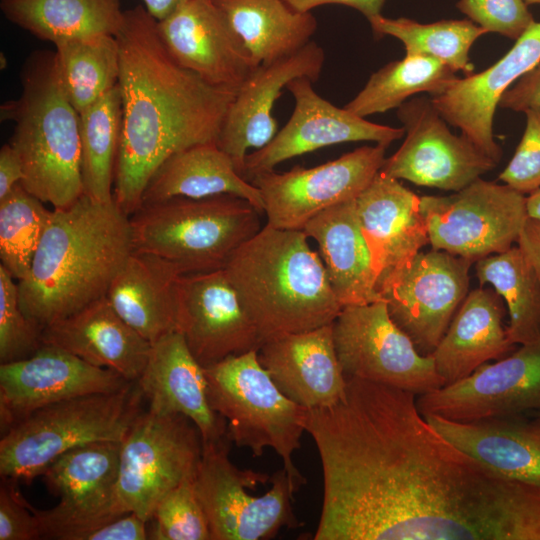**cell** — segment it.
I'll return each instance as SVG.
<instances>
[{
    "mask_svg": "<svg viewBox=\"0 0 540 540\" xmlns=\"http://www.w3.org/2000/svg\"><path fill=\"white\" fill-rule=\"evenodd\" d=\"M5 18L34 37L52 42L116 35L123 21L120 0H0Z\"/></svg>",
    "mask_w": 540,
    "mask_h": 540,
    "instance_id": "836d02e7",
    "label": "cell"
},
{
    "mask_svg": "<svg viewBox=\"0 0 540 540\" xmlns=\"http://www.w3.org/2000/svg\"><path fill=\"white\" fill-rule=\"evenodd\" d=\"M312 83L306 77L288 83L286 88L295 100L294 110L266 146L247 154L244 167L247 180L274 170L283 161L327 146L371 141L388 147L404 136L403 127L373 123L345 107L335 106L321 97Z\"/></svg>",
    "mask_w": 540,
    "mask_h": 540,
    "instance_id": "d6986e66",
    "label": "cell"
},
{
    "mask_svg": "<svg viewBox=\"0 0 540 540\" xmlns=\"http://www.w3.org/2000/svg\"><path fill=\"white\" fill-rule=\"evenodd\" d=\"M0 540H37L40 538L33 507L18 489L15 479L1 477Z\"/></svg>",
    "mask_w": 540,
    "mask_h": 540,
    "instance_id": "f6af8a7d",
    "label": "cell"
},
{
    "mask_svg": "<svg viewBox=\"0 0 540 540\" xmlns=\"http://www.w3.org/2000/svg\"><path fill=\"white\" fill-rule=\"evenodd\" d=\"M42 341L128 381L141 376L152 345L119 316L106 296L46 326Z\"/></svg>",
    "mask_w": 540,
    "mask_h": 540,
    "instance_id": "4316f807",
    "label": "cell"
},
{
    "mask_svg": "<svg viewBox=\"0 0 540 540\" xmlns=\"http://www.w3.org/2000/svg\"><path fill=\"white\" fill-rule=\"evenodd\" d=\"M456 73L435 58L406 54L374 72L364 88L344 107L364 118L383 113L398 108L417 93L442 94L459 78Z\"/></svg>",
    "mask_w": 540,
    "mask_h": 540,
    "instance_id": "d590c367",
    "label": "cell"
},
{
    "mask_svg": "<svg viewBox=\"0 0 540 540\" xmlns=\"http://www.w3.org/2000/svg\"><path fill=\"white\" fill-rule=\"evenodd\" d=\"M524 113V133L499 179L516 191L529 195L540 188V107L527 109Z\"/></svg>",
    "mask_w": 540,
    "mask_h": 540,
    "instance_id": "ee69618b",
    "label": "cell"
},
{
    "mask_svg": "<svg viewBox=\"0 0 540 540\" xmlns=\"http://www.w3.org/2000/svg\"><path fill=\"white\" fill-rule=\"evenodd\" d=\"M136 383L148 402V410L186 416L199 430L203 443L227 435L226 420L211 407L204 367L179 331L152 343L147 364Z\"/></svg>",
    "mask_w": 540,
    "mask_h": 540,
    "instance_id": "d4e9b609",
    "label": "cell"
},
{
    "mask_svg": "<svg viewBox=\"0 0 540 540\" xmlns=\"http://www.w3.org/2000/svg\"><path fill=\"white\" fill-rule=\"evenodd\" d=\"M148 524L149 539L212 540L194 479L184 481L168 492L157 504Z\"/></svg>",
    "mask_w": 540,
    "mask_h": 540,
    "instance_id": "60d3db41",
    "label": "cell"
},
{
    "mask_svg": "<svg viewBox=\"0 0 540 540\" xmlns=\"http://www.w3.org/2000/svg\"><path fill=\"white\" fill-rule=\"evenodd\" d=\"M211 407L226 420L227 436L253 457L272 448L282 459L292 485L306 478L293 462L305 431L306 409L287 398L258 359V350L231 355L204 367Z\"/></svg>",
    "mask_w": 540,
    "mask_h": 540,
    "instance_id": "ba28073f",
    "label": "cell"
},
{
    "mask_svg": "<svg viewBox=\"0 0 540 540\" xmlns=\"http://www.w3.org/2000/svg\"><path fill=\"white\" fill-rule=\"evenodd\" d=\"M308 239L303 230L266 224L224 267L261 345L279 335L330 325L343 308Z\"/></svg>",
    "mask_w": 540,
    "mask_h": 540,
    "instance_id": "277c9868",
    "label": "cell"
},
{
    "mask_svg": "<svg viewBox=\"0 0 540 540\" xmlns=\"http://www.w3.org/2000/svg\"><path fill=\"white\" fill-rule=\"evenodd\" d=\"M423 416L471 422L540 414V342L485 363L469 376L421 394Z\"/></svg>",
    "mask_w": 540,
    "mask_h": 540,
    "instance_id": "e0dca14e",
    "label": "cell"
},
{
    "mask_svg": "<svg viewBox=\"0 0 540 540\" xmlns=\"http://www.w3.org/2000/svg\"><path fill=\"white\" fill-rule=\"evenodd\" d=\"M432 249L472 262L517 243L527 216L526 196L481 177L447 196L420 197Z\"/></svg>",
    "mask_w": 540,
    "mask_h": 540,
    "instance_id": "7c38bea8",
    "label": "cell"
},
{
    "mask_svg": "<svg viewBox=\"0 0 540 540\" xmlns=\"http://www.w3.org/2000/svg\"><path fill=\"white\" fill-rule=\"evenodd\" d=\"M456 7L488 33L515 41L535 22L524 0H459Z\"/></svg>",
    "mask_w": 540,
    "mask_h": 540,
    "instance_id": "7bdbcfd3",
    "label": "cell"
},
{
    "mask_svg": "<svg viewBox=\"0 0 540 540\" xmlns=\"http://www.w3.org/2000/svg\"><path fill=\"white\" fill-rule=\"evenodd\" d=\"M258 359L277 388L306 410L330 407L347 387L336 354L332 324L266 340Z\"/></svg>",
    "mask_w": 540,
    "mask_h": 540,
    "instance_id": "cb8c5ba5",
    "label": "cell"
},
{
    "mask_svg": "<svg viewBox=\"0 0 540 540\" xmlns=\"http://www.w3.org/2000/svg\"><path fill=\"white\" fill-rule=\"evenodd\" d=\"M473 263L443 250L420 251L377 281L391 319L422 355L433 352L468 294Z\"/></svg>",
    "mask_w": 540,
    "mask_h": 540,
    "instance_id": "5bb4252c",
    "label": "cell"
},
{
    "mask_svg": "<svg viewBox=\"0 0 540 540\" xmlns=\"http://www.w3.org/2000/svg\"><path fill=\"white\" fill-rule=\"evenodd\" d=\"M202 447L199 430L186 416L142 411L121 442L118 510L149 522L168 492L195 478Z\"/></svg>",
    "mask_w": 540,
    "mask_h": 540,
    "instance_id": "30bf717a",
    "label": "cell"
},
{
    "mask_svg": "<svg viewBox=\"0 0 540 540\" xmlns=\"http://www.w3.org/2000/svg\"><path fill=\"white\" fill-rule=\"evenodd\" d=\"M188 0H142L144 7L157 21H162L173 14Z\"/></svg>",
    "mask_w": 540,
    "mask_h": 540,
    "instance_id": "f907efd6",
    "label": "cell"
},
{
    "mask_svg": "<svg viewBox=\"0 0 540 540\" xmlns=\"http://www.w3.org/2000/svg\"><path fill=\"white\" fill-rule=\"evenodd\" d=\"M120 50L122 127L113 197L131 216L145 188L172 154L216 142L237 91L213 86L180 65L144 5L124 10Z\"/></svg>",
    "mask_w": 540,
    "mask_h": 540,
    "instance_id": "7a4b0ae2",
    "label": "cell"
},
{
    "mask_svg": "<svg viewBox=\"0 0 540 540\" xmlns=\"http://www.w3.org/2000/svg\"><path fill=\"white\" fill-rule=\"evenodd\" d=\"M406 138L385 158L380 173L444 191H459L497 163L464 135L453 134L431 98L407 100L397 108Z\"/></svg>",
    "mask_w": 540,
    "mask_h": 540,
    "instance_id": "2e32d148",
    "label": "cell"
},
{
    "mask_svg": "<svg viewBox=\"0 0 540 540\" xmlns=\"http://www.w3.org/2000/svg\"><path fill=\"white\" fill-rule=\"evenodd\" d=\"M540 62V22H534L513 47L484 71L458 78L431 100L446 122L498 163L502 149L493 121L503 93Z\"/></svg>",
    "mask_w": 540,
    "mask_h": 540,
    "instance_id": "603a6c76",
    "label": "cell"
},
{
    "mask_svg": "<svg viewBox=\"0 0 540 540\" xmlns=\"http://www.w3.org/2000/svg\"><path fill=\"white\" fill-rule=\"evenodd\" d=\"M120 451L118 441L92 442L45 469L43 482L60 501L49 510L33 507L41 539L96 540L105 522L123 515L116 499Z\"/></svg>",
    "mask_w": 540,
    "mask_h": 540,
    "instance_id": "4fadbf2b",
    "label": "cell"
},
{
    "mask_svg": "<svg viewBox=\"0 0 540 540\" xmlns=\"http://www.w3.org/2000/svg\"><path fill=\"white\" fill-rule=\"evenodd\" d=\"M129 382L108 368L43 344L31 356L0 364V424L4 434L46 406L93 394L113 393Z\"/></svg>",
    "mask_w": 540,
    "mask_h": 540,
    "instance_id": "ac0fdd59",
    "label": "cell"
},
{
    "mask_svg": "<svg viewBox=\"0 0 540 540\" xmlns=\"http://www.w3.org/2000/svg\"><path fill=\"white\" fill-rule=\"evenodd\" d=\"M256 66L287 57L311 41L317 19L285 0H213Z\"/></svg>",
    "mask_w": 540,
    "mask_h": 540,
    "instance_id": "d6a6232c",
    "label": "cell"
},
{
    "mask_svg": "<svg viewBox=\"0 0 540 540\" xmlns=\"http://www.w3.org/2000/svg\"><path fill=\"white\" fill-rule=\"evenodd\" d=\"M42 331L20 306L18 281L0 264V362L34 354L43 345Z\"/></svg>",
    "mask_w": 540,
    "mask_h": 540,
    "instance_id": "b9f144b4",
    "label": "cell"
},
{
    "mask_svg": "<svg viewBox=\"0 0 540 540\" xmlns=\"http://www.w3.org/2000/svg\"><path fill=\"white\" fill-rule=\"evenodd\" d=\"M361 232L377 281L429 244L420 197L380 172L355 198Z\"/></svg>",
    "mask_w": 540,
    "mask_h": 540,
    "instance_id": "484cf974",
    "label": "cell"
},
{
    "mask_svg": "<svg viewBox=\"0 0 540 540\" xmlns=\"http://www.w3.org/2000/svg\"><path fill=\"white\" fill-rule=\"evenodd\" d=\"M324 62L323 48L311 40L287 57L257 66L237 90L217 145L230 156L243 177L248 150L263 148L278 132L272 109L282 89L296 78L306 77L315 82Z\"/></svg>",
    "mask_w": 540,
    "mask_h": 540,
    "instance_id": "7402d4cb",
    "label": "cell"
},
{
    "mask_svg": "<svg viewBox=\"0 0 540 540\" xmlns=\"http://www.w3.org/2000/svg\"><path fill=\"white\" fill-rule=\"evenodd\" d=\"M230 439L203 443L194 488L212 540H268L295 529L292 500L298 491L284 468L273 475L240 469L229 457Z\"/></svg>",
    "mask_w": 540,
    "mask_h": 540,
    "instance_id": "9c48e42d",
    "label": "cell"
},
{
    "mask_svg": "<svg viewBox=\"0 0 540 540\" xmlns=\"http://www.w3.org/2000/svg\"><path fill=\"white\" fill-rule=\"evenodd\" d=\"M119 86L79 112L83 194L112 200L116 158L121 137Z\"/></svg>",
    "mask_w": 540,
    "mask_h": 540,
    "instance_id": "74e56055",
    "label": "cell"
},
{
    "mask_svg": "<svg viewBox=\"0 0 540 540\" xmlns=\"http://www.w3.org/2000/svg\"><path fill=\"white\" fill-rule=\"evenodd\" d=\"M386 148L381 144L362 146L315 167L255 174L249 181L262 196L266 224L303 230L320 212L355 199L380 171Z\"/></svg>",
    "mask_w": 540,
    "mask_h": 540,
    "instance_id": "9a60e30c",
    "label": "cell"
},
{
    "mask_svg": "<svg viewBox=\"0 0 540 540\" xmlns=\"http://www.w3.org/2000/svg\"><path fill=\"white\" fill-rule=\"evenodd\" d=\"M501 297L479 286L468 292L445 334L430 354L445 385L463 379L514 349L504 325Z\"/></svg>",
    "mask_w": 540,
    "mask_h": 540,
    "instance_id": "f1b7e54d",
    "label": "cell"
},
{
    "mask_svg": "<svg viewBox=\"0 0 540 540\" xmlns=\"http://www.w3.org/2000/svg\"><path fill=\"white\" fill-rule=\"evenodd\" d=\"M376 37L392 36L400 40L406 54L435 58L465 76L474 73L470 49L488 33L471 20H441L419 23L409 18H388L382 14L368 20Z\"/></svg>",
    "mask_w": 540,
    "mask_h": 540,
    "instance_id": "f35d334b",
    "label": "cell"
},
{
    "mask_svg": "<svg viewBox=\"0 0 540 540\" xmlns=\"http://www.w3.org/2000/svg\"><path fill=\"white\" fill-rule=\"evenodd\" d=\"M461 422L424 416L442 436L495 474L540 484V416Z\"/></svg>",
    "mask_w": 540,
    "mask_h": 540,
    "instance_id": "83f0119b",
    "label": "cell"
},
{
    "mask_svg": "<svg viewBox=\"0 0 540 540\" xmlns=\"http://www.w3.org/2000/svg\"><path fill=\"white\" fill-rule=\"evenodd\" d=\"M528 5H540V0H524Z\"/></svg>",
    "mask_w": 540,
    "mask_h": 540,
    "instance_id": "f5cc1de1",
    "label": "cell"
},
{
    "mask_svg": "<svg viewBox=\"0 0 540 540\" xmlns=\"http://www.w3.org/2000/svg\"><path fill=\"white\" fill-rule=\"evenodd\" d=\"M538 416H540V414H537Z\"/></svg>",
    "mask_w": 540,
    "mask_h": 540,
    "instance_id": "db71d44e",
    "label": "cell"
},
{
    "mask_svg": "<svg viewBox=\"0 0 540 540\" xmlns=\"http://www.w3.org/2000/svg\"><path fill=\"white\" fill-rule=\"evenodd\" d=\"M218 195L243 198L263 213L258 188L237 171L230 156L216 142L200 143L172 154L157 168L145 188L142 205L175 197Z\"/></svg>",
    "mask_w": 540,
    "mask_h": 540,
    "instance_id": "1f68e13d",
    "label": "cell"
},
{
    "mask_svg": "<svg viewBox=\"0 0 540 540\" xmlns=\"http://www.w3.org/2000/svg\"><path fill=\"white\" fill-rule=\"evenodd\" d=\"M303 231L317 243L329 282L342 307L382 300L355 199L320 212L306 223Z\"/></svg>",
    "mask_w": 540,
    "mask_h": 540,
    "instance_id": "f546056e",
    "label": "cell"
},
{
    "mask_svg": "<svg viewBox=\"0 0 540 540\" xmlns=\"http://www.w3.org/2000/svg\"><path fill=\"white\" fill-rule=\"evenodd\" d=\"M323 502L314 540H529L533 483L501 477L442 436L412 392L347 378L307 410Z\"/></svg>",
    "mask_w": 540,
    "mask_h": 540,
    "instance_id": "6da1fadb",
    "label": "cell"
},
{
    "mask_svg": "<svg viewBox=\"0 0 540 540\" xmlns=\"http://www.w3.org/2000/svg\"><path fill=\"white\" fill-rule=\"evenodd\" d=\"M136 381L119 391L64 400L41 408L6 431L0 475L29 484L59 456L98 441L122 442L143 411Z\"/></svg>",
    "mask_w": 540,
    "mask_h": 540,
    "instance_id": "52a82bcc",
    "label": "cell"
},
{
    "mask_svg": "<svg viewBox=\"0 0 540 540\" xmlns=\"http://www.w3.org/2000/svg\"><path fill=\"white\" fill-rule=\"evenodd\" d=\"M498 106L517 112L540 107V62L503 93Z\"/></svg>",
    "mask_w": 540,
    "mask_h": 540,
    "instance_id": "bcb514c9",
    "label": "cell"
},
{
    "mask_svg": "<svg viewBox=\"0 0 540 540\" xmlns=\"http://www.w3.org/2000/svg\"><path fill=\"white\" fill-rule=\"evenodd\" d=\"M21 94L0 106L2 122L14 123L9 144L18 154L32 195L65 208L83 195L79 113L59 76L55 51L31 53L20 71Z\"/></svg>",
    "mask_w": 540,
    "mask_h": 540,
    "instance_id": "5b68a950",
    "label": "cell"
},
{
    "mask_svg": "<svg viewBox=\"0 0 540 540\" xmlns=\"http://www.w3.org/2000/svg\"><path fill=\"white\" fill-rule=\"evenodd\" d=\"M338 361L346 378L412 392L435 390L445 382L431 355H422L391 319L383 300L344 306L332 323Z\"/></svg>",
    "mask_w": 540,
    "mask_h": 540,
    "instance_id": "8fae6325",
    "label": "cell"
},
{
    "mask_svg": "<svg viewBox=\"0 0 540 540\" xmlns=\"http://www.w3.org/2000/svg\"><path fill=\"white\" fill-rule=\"evenodd\" d=\"M181 275L172 263L134 249L106 297L119 316L152 344L177 331V282Z\"/></svg>",
    "mask_w": 540,
    "mask_h": 540,
    "instance_id": "4dcf8cb0",
    "label": "cell"
},
{
    "mask_svg": "<svg viewBox=\"0 0 540 540\" xmlns=\"http://www.w3.org/2000/svg\"><path fill=\"white\" fill-rule=\"evenodd\" d=\"M516 244L533 266L540 282V221L527 218Z\"/></svg>",
    "mask_w": 540,
    "mask_h": 540,
    "instance_id": "681fc988",
    "label": "cell"
},
{
    "mask_svg": "<svg viewBox=\"0 0 540 540\" xmlns=\"http://www.w3.org/2000/svg\"><path fill=\"white\" fill-rule=\"evenodd\" d=\"M134 250L130 216L113 198L85 194L51 210L28 276L18 282L20 306L42 329L106 296Z\"/></svg>",
    "mask_w": 540,
    "mask_h": 540,
    "instance_id": "3957f363",
    "label": "cell"
},
{
    "mask_svg": "<svg viewBox=\"0 0 540 540\" xmlns=\"http://www.w3.org/2000/svg\"><path fill=\"white\" fill-rule=\"evenodd\" d=\"M292 8L310 12L316 7L328 4H338L351 7L359 11L367 20L382 14L386 0H285Z\"/></svg>",
    "mask_w": 540,
    "mask_h": 540,
    "instance_id": "c3c4849f",
    "label": "cell"
},
{
    "mask_svg": "<svg viewBox=\"0 0 540 540\" xmlns=\"http://www.w3.org/2000/svg\"><path fill=\"white\" fill-rule=\"evenodd\" d=\"M23 178L24 170L18 154L9 142L5 143L0 149V200L21 183Z\"/></svg>",
    "mask_w": 540,
    "mask_h": 540,
    "instance_id": "7dc6e473",
    "label": "cell"
},
{
    "mask_svg": "<svg viewBox=\"0 0 540 540\" xmlns=\"http://www.w3.org/2000/svg\"><path fill=\"white\" fill-rule=\"evenodd\" d=\"M261 213L233 195L144 204L130 216L133 246L172 263L181 274L223 269L261 230Z\"/></svg>",
    "mask_w": 540,
    "mask_h": 540,
    "instance_id": "8992f818",
    "label": "cell"
},
{
    "mask_svg": "<svg viewBox=\"0 0 540 540\" xmlns=\"http://www.w3.org/2000/svg\"><path fill=\"white\" fill-rule=\"evenodd\" d=\"M177 331L203 367L261 346L224 268L179 277Z\"/></svg>",
    "mask_w": 540,
    "mask_h": 540,
    "instance_id": "ffe728a7",
    "label": "cell"
},
{
    "mask_svg": "<svg viewBox=\"0 0 540 540\" xmlns=\"http://www.w3.org/2000/svg\"><path fill=\"white\" fill-rule=\"evenodd\" d=\"M21 183L0 200V260L18 282L24 280L45 231L51 210Z\"/></svg>",
    "mask_w": 540,
    "mask_h": 540,
    "instance_id": "ab89813d",
    "label": "cell"
},
{
    "mask_svg": "<svg viewBox=\"0 0 540 540\" xmlns=\"http://www.w3.org/2000/svg\"><path fill=\"white\" fill-rule=\"evenodd\" d=\"M54 46L62 86L78 113L118 85L120 50L115 35L69 39Z\"/></svg>",
    "mask_w": 540,
    "mask_h": 540,
    "instance_id": "8d00e7d4",
    "label": "cell"
},
{
    "mask_svg": "<svg viewBox=\"0 0 540 540\" xmlns=\"http://www.w3.org/2000/svg\"><path fill=\"white\" fill-rule=\"evenodd\" d=\"M526 211L528 218L540 221V188L526 197Z\"/></svg>",
    "mask_w": 540,
    "mask_h": 540,
    "instance_id": "816d5d0a",
    "label": "cell"
},
{
    "mask_svg": "<svg viewBox=\"0 0 540 540\" xmlns=\"http://www.w3.org/2000/svg\"><path fill=\"white\" fill-rule=\"evenodd\" d=\"M158 30L172 57L213 86L237 91L257 67L213 0H188Z\"/></svg>",
    "mask_w": 540,
    "mask_h": 540,
    "instance_id": "44dd1931",
    "label": "cell"
},
{
    "mask_svg": "<svg viewBox=\"0 0 540 540\" xmlns=\"http://www.w3.org/2000/svg\"><path fill=\"white\" fill-rule=\"evenodd\" d=\"M475 271L480 286L492 285L505 301L511 342H540V282L519 246L477 260Z\"/></svg>",
    "mask_w": 540,
    "mask_h": 540,
    "instance_id": "e575fe53",
    "label": "cell"
}]
</instances>
